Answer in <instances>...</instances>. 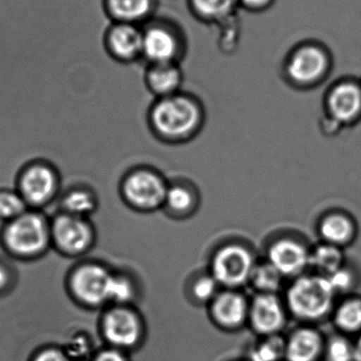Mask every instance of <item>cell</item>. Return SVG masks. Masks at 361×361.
I'll use <instances>...</instances> for the list:
<instances>
[{
    "label": "cell",
    "instance_id": "1",
    "mask_svg": "<svg viewBox=\"0 0 361 361\" xmlns=\"http://www.w3.org/2000/svg\"><path fill=\"white\" fill-rule=\"evenodd\" d=\"M148 126L159 141L180 145L192 141L203 129V106L190 95L177 94L157 99L147 116Z\"/></svg>",
    "mask_w": 361,
    "mask_h": 361
},
{
    "label": "cell",
    "instance_id": "2",
    "mask_svg": "<svg viewBox=\"0 0 361 361\" xmlns=\"http://www.w3.org/2000/svg\"><path fill=\"white\" fill-rule=\"evenodd\" d=\"M338 298L329 280L316 273L290 280L283 295L290 316L301 324L317 326L330 320Z\"/></svg>",
    "mask_w": 361,
    "mask_h": 361
},
{
    "label": "cell",
    "instance_id": "3",
    "mask_svg": "<svg viewBox=\"0 0 361 361\" xmlns=\"http://www.w3.org/2000/svg\"><path fill=\"white\" fill-rule=\"evenodd\" d=\"M1 239L4 248L13 258H39L52 247L51 218L42 210L29 209L4 224Z\"/></svg>",
    "mask_w": 361,
    "mask_h": 361
},
{
    "label": "cell",
    "instance_id": "4",
    "mask_svg": "<svg viewBox=\"0 0 361 361\" xmlns=\"http://www.w3.org/2000/svg\"><path fill=\"white\" fill-rule=\"evenodd\" d=\"M114 271L105 263L92 259L80 261L70 271L67 290L72 300L89 309L110 303Z\"/></svg>",
    "mask_w": 361,
    "mask_h": 361
},
{
    "label": "cell",
    "instance_id": "5",
    "mask_svg": "<svg viewBox=\"0 0 361 361\" xmlns=\"http://www.w3.org/2000/svg\"><path fill=\"white\" fill-rule=\"evenodd\" d=\"M169 182L152 167L139 166L125 173L120 183V195L130 209L142 214L163 209Z\"/></svg>",
    "mask_w": 361,
    "mask_h": 361
},
{
    "label": "cell",
    "instance_id": "6",
    "mask_svg": "<svg viewBox=\"0 0 361 361\" xmlns=\"http://www.w3.org/2000/svg\"><path fill=\"white\" fill-rule=\"evenodd\" d=\"M258 260L248 244L226 242L212 252L208 271L221 288L240 290L250 284V276Z\"/></svg>",
    "mask_w": 361,
    "mask_h": 361
},
{
    "label": "cell",
    "instance_id": "7",
    "mask_svg": "<svg viewBox=\"0 0 361 361\" xmlns=\"http://www.w3.org/2000/svg\"><path fill=\"white\" fill-rule=\"evenodd\" d=\"M61 178L54 166L42 161L27 165L17 182V190L30 209L42 210L50 218L61 195Z\"/></svg>",
    "mask_w": 361,
    "mask_h": 361
},
{
    "label": "cell",
    "instance_id": "8",
    "mask_svg": "<svg viewBox=\"0 0 361 361\" xmlns=\"http://www.w3.org/2000/svg\"><path fill=\"white\" fill-rule=\"evenodd\" d=\"M52 246L63 256L87 259L97 245V231L91 219L59 212L51 218Z\"/></svg>",
    "mask_w": 361,
    "mask_h": 361
},
{
    "label": "cell",
    "instance_id": "9",
    "mask_svg": "<svg viewBox=\"0 0 361 361\" xmlns=\"http://www.w3.org/2000/svg\"><path fill=\"white\" fill-rule=\"evenodd\" d=\"M332 68V53L326 46L307 44L295 51L286 72L293 84L300 88H313L330 75Z\"/></svg>",
    "mask_w": 361,
    "mask_h": 361
},
{
    "label": "cell",
    "instance_id": "10",
    "mask_svg": "<svg viewBox=\"0 0 361 361\" xmlns=\"http://www.w3.org/2000/svg\"><path fill=\"white\" fill-rule=\"evenodd\" d=\"M326 120L339 129L353 126L361 120L360 80L343 78L329 88L324 97Z\"/></svg>",
    "mask_w": 361,
    "mask_h": 361
},
{
    "label": "cell",
    "instance_id": "11",
    "mask_svg": "<svg viewBox=\"0 0 361 361\" xmlns=\"http://www.w3.org/2000/svg\"><path fill=\"white\" fill-rule=\"evenodd\" d=\"M311 247L292 235H280L267 244L265 259L286 278L293 280L310 269Z\"/></svg>",
    "mask_w": 361,
    "mask_h": 361
},
{
    "label": "cell",
    "instance_id": "12",
    "mask_svg": "<svg viewBox=\"0 0 361 361\" xmlns=\"http://www.w3.org/2000/svg\"><path fill=\"white\" fill-rule=\"evenodd\" d=\"M102 331L112 347L129 349L141 341L143 324L139 315L128 305H114L104 314Z\"/></svg>",
    "mask_w": 361,
    "mask_h": 361
},
{
    "label": "cell",
    "instance_id": "13",
    "mask_svg": "<svg viewBox=\"0 0 361 361\" xmlns=\"http://www.w3.org/2000/svg\"><path fill=\"white\" fill-rule=\"evenodd\" d=\"M288 307L279 294H256L250 302L248 322L257 334L280 335L288 324Z\"/></svg>",
    "mask_w": 361,
    "mask_h": 361
},
{
    "label": "cell",
    "instance_id": "14",
    "mask_svg": "<svg viewBox=\"0 0 361 361\" xmlns=\"http://www.w3.org/2000/svg\"><path fill=\"white\" fill-rule=\"evenodd\" d=\"M250 302L241 290L222 288L209 303L210 316L226 330L242 328L248 322Z\"/></svg>",
    "mask_w": 361,
    "mask_h": 361
},
{
    "label": "cell",
    "instance_id": "15",
    "mask_svg": "<svg viewBox=\"0 0 361 361\" xmlns=\"http://www.w3.org/2000/svg\"><path fill=\"white\" fill-rule=\"evenodd\" d=\"M326 341L317 326L300 324L286 338L284 360L324 361Z\"/></svg>",
    "mask_w": 361,
    "mask_h": 361
},
{
    "label": "cell",
    "instance_id": "16",
    "mask_svg": "<svg viewBox=\"0 0 361 361\" xmlns=\"http://www.w3.org/2000/svg\"><path fill=\"white\" fill-rule=\"evenodd\" d=\"M317 233L320 241L345 250L357 238V223L348 212L333 210L319 219Z\"/></svg>",
    "mask_w": 361,
    "mask_h": 361
},
{
    "label": "cell",
    "instance_id": "17",
    "mask_svg": "<svg viewBox=\"0 0 361 361\" xmlns=\"http://www.w3.org/2000/svg\"><path fill=\"white\" fill-rule=\"evenodd\" d=\"M201 204L199 189L189 180L169 183L163 209L169 218L186 220L197 214Z\"/></svg>",
    "mask_w": 361,
    "mask_h": 361
},
{
    "label": "cell",
    "instance_id": "18",
    "mask_svg": "<svg viewBox=\"0 0 361 361\" xmlns=\"http://www.w3.org/2000/svg\"><path fill=\"white\" fill-rule=\"evenodd\" d=\"M99 207L97 190L90 185H75L63 191L55 207V214L63 212L80 218L91 219Z\"/></svg>",
    "mask_w": 361,
    "mask_h": 361
},
{
    "label": "cell",
    "instance_id": "19",
    "mask_svg": "<svg viewBox=\"0 0 361 361\" xmlns=\"http://www.w3.org/2000/svg\"><path fill=\"white\" fill-rule=\"evenodd\" d=\"M335 332L356 338L361 334V297L348 295L337 301L330 318Z\"/></svg>",
    "mask_w": 361,
    "mask_h": 361
},
{
    "label": "cell",
    "instance_id": "20",
    "mask_svg": "<svg viewBox=\"0 0 361 361\" xmlns=\"http://www.w3.org/2000/svg\"><path fill=\"white\" fill-rule=\"evenodd\" d=\"M347 264L343 248L320 241L319 244L311 247L310 269L314 273L326 276L336 271Z\"/></svg>",
    "mask_w": 361,
    "mask_h": 361
},
{
    "label": "cell",
    "instance_id": "21",
    "mask_svg": "<svg viewBox=\"0 0 361 361\" xmlns=\"http://www.w3.org/2000/svg\"><path fill=\"white\" fill-rule=\"evenodd\" d=\"M143 50L146 56L157 63H171L177 50L175 38L162 29H152L144 35Z\"/></svg>",
    "mask_w": 361,
    "mask_h": 361
},
{
    "label": "cell",
    "instance_id": "22",
    "mask_svg": "<svg viewBox=\"0 0 361 361\" xmlns=\"http://www.w3.org/2000/svg\"><path fill=\"white\" fill-rule=\"evenodd\" d=\"M148 87L158 99L177 94L179 90L182 75L178 68L171 63L157 65L148 73Z\"/></svg>",
    "mask_w": 361,
    "mask_h": 361
},
{
    "label": "cell",
    "instance_id": "23",
    "mask_svg": "<svg viewBox=\"0 0 361 361\" xmlns=\"http://www.w3.org/2000/svg\"><path fill=\"white\" fill-rule=\"evenodd\" d=\"M286 280L267 259H263L257 262L248 286L254 288L256 294H279Z\"/></svg>",
    "mask_w": 361,
    "mask_h": 361
},
{
    "label": "cell",
    "instance_id": "24",
    "mask_svg": "<svg viewBox=\"0 0 361 361\" xmlns=\"http://www.w3.org/2000/svg\"><path fill=\"white\" fill-rule=\"evenodd\" d=\"M144 36L131 25L116 27L110 36V44L118 56L130 59L143 50Z\"/></svg>",
    "mask_w": 361,
    "mask_h": 361
},
{
    "label": "cell",
    "instance_id": "25",
    "mask_svg": "<svg viewBox=\"0 0 361 361\" xmlns=\"http://www.w3.org/2000/svg\"><path fill=\"white\" fill-rule=\"evenodd\" d=\"M221 290L220 284L208 271L193 276L188 283L189 295L197 303L209 305Z\"/></svg>",
    "mask_w": 361,
    "mask_h": 361
},
{
    "label": "cell",
    "instance_id": "26",
    "mask_svg": "<svg viewBox=\"0 0 361 361\" xmlns=\"http://www.w3.org/2000/svg\"><path fill=\"white\" fill-rule=\"evenodd\" d=\"M324 361H355L354 338L337 332L326 335Z\"/></svg>",
    "mask_w": 361,
    "mask_h": 361
},
{
    "label": "cell",
    "instance_id": "27",
    "mask_svg": "<svg viewBox=\"0 0 361 361\" xmlns=\"http://www.w3.org/2000/svg\"><path fill=\"white\" fill-rule=\"evenodd\" d=\"M137 295V286L133 276L124 271H114L112 276L110 303L114 305H128Z\"/></svg>",
    "mask_w": 361,
    "mask_h": 361
},
{
    "label": "cell",
    "instance_id": "28",
    "mask_svg": "<svg viewBox=\"0 0 361 361\" xmlns=\"http://www.w3.org/2000/svg\"><path fill=\"white\" fill-rule=\"evenodd\" d=\"M30 209L27 202L17 189L0 190V222L6 223L18 218Z\"/></svg>",
    "mask_w": 361,
    "mask_h": 361
},
{
    "label": "cell",
    "instance_id": "29",
    "mask_svg": "<svg viewBox=\"0 0 361 361\" xmlns=\"http://www.w3.org/2000/svg\"><path fill=\"white\" fill-rule=\"evenodd\" d=\"M286 339L280 335L267 337L264 343L259 345L252 353V361H281L284 360Z\"/></svg>",
    "mask_w": 361,
    "mask_h": 361
},
{
    "label": "cell",
    "instance_id": "30",
    "mask_svg": "<svg viewBox=\"0 0 361 361\" xmlns=\"http://www.w3.org/2000/svg\"><path fill=\"white\" fill-rule=\"evenodd\" d=\"M112 11L121 18L135 20L147 14L150 0H109Z\"/></svg>",
    "mask_w": 361,
    "mask_h": 361
},
{
    "label": "cell",
    "instance_id": "31",
    "mask_svg": "<svg viewBox=\"0 0 361 361\" xmlns=\"http://www.w3.org/2000/svg\"><path fill=\"white\" fill-rule=\"evenodd\" d=\"M326 278L338 297L343 296V297L352 295V292L357 286V275L347 264L341 269H337L331 275L326 276Z\"/></svg>",
    "mask_w": 361,
    "mask_h": 361
},
{
    "label": "cell",
    "instance_id": "32",
    "mask_svg": "<svg viewBox=\"0 0 361 361\" xmlns=\"http://www.w3.org/2000/svg\"><path fill=\"white\" fill-rule=\"evenodd\" d=\"M235 0H195V6L208 17H221L233 8Z\"/></svg>",
    "mask_w": 361,
    "mask_h": 361
},
{
    "label": "cell",
    "instance_id": "33",
    "mask_svg": "<svg viewBox=\"0 0 361 361\" xmlns=\"http://www.w3.org/2000/svg\"><path fill=\"white\" fill-rule=\"evenodd\" d=\"M31 361H71L69 356L59 348L48 347L38 351Z\"/></svg>",
    "mask_w": 361,
    "mask_h": 361
},
{
    "label": "cell",
    "instance_id": "34",
    "mask_svg": "<svg viewBox=\"0 0 361 361\" xmlns=\"http://www.w3.org/2000/svg\"><path fill=\"white\" fill-rule=\"evenodd\" d=\"M93 361H127V358L118 349H107L97 353Z\"/></svg>",
    "mask_w": 361,
    "mask_h": 361
},
{
    "label": "cell",
    "instance_id": "35",
    "mask_svg": "<svg viewBox=\"0 0 361 361\" xmlns=\"http://www.w3.org/2000/svg\"><path fill=\"white\" fill-rule=\"evenodd\" d=\"M354 350H355V361H361V334L354 338Z\"/></svg>",
    "mask_w": 361,
    "mask_h": 361
},
{
    "label": "cell",
    "instance_id": "36",
    "mask_svg": "<svg viewBox=\"0 0 361 361\" xmlns=\"http://www.w3.org/2000/svg\"><path fill=\"white\" fill-rule=\"evenodd\" d=\"M242 1L245 2L248 6H258L267 4L269 0H242Z\"/></svg>",
    "mask_w": 361,
    "mask_h": 361
},
{
    "label": "cell",
    "instance_id": "37",
    "mask_svg": "<svg viewBox=\"0 0 361 361\" xmlns=\"http://www.w3.org/2000/svg\"><path fill=\"white\" fill-rule=\"evenodd\" d=\"M360 84H361V80H360Z\"/></svg>",
    "mask_w": 361,
    "mask_h": 361
}]
</instances>
